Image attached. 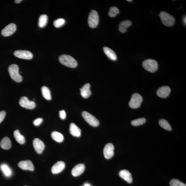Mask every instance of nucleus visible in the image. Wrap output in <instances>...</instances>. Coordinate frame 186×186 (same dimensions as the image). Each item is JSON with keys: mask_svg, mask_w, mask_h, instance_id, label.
<instances>
[{"mask_svg": "<svg viewBox=\"0 0 186 186\" xmlns=\"http://www.w3.org/2000/svg\"><path fill=\"white\" fill-rule=\"evenodd\" d=\"M60 63L67 67L71 68L77 67L78 63L77 61L71 56L67 55H62L59 57Z\"/></svg>", "mask_w": 186, "mask_h": 186, "instance_id": "1", "label": "nucleus"}, {"mask_svg": "<svg viewBox=\"0 0 186 186\" xmlns=\"http://www.w3.org/2000/svg\"><path fill=\"white\" fill-rule=\"evenodd\" d=\"M159 16L162 24L165 26L171 27L174 25L175 19L168 13L162 11L160 13Z\"/></svg>", "mask_w": 186, "mask_h": 186, "instance_id": "2", "label": "nucleus"}, {"mask_svg": "<svg viewBox=\"0 0 186 186\" xmlns=\"http://www.w3.org/2000/svg\"><path fill=\"white\" fill-rule=\"evenodd\" d=\"M19 67L16 64H12L9 66L8 71L12 79L18 82H21L22 80V76L19 73Z\"/></svg>", "mask_w": 186, "mask_h": 186, "instance_id": "3", "label": "nucleus"}, {"mask_svg": "<svg viewBox=\"0 0 186 186\" xmlns=\"http://www.w3.org/2000/svg\"><path fill=\"white\" fill-rule=\"evenodd\" d=\"M142 66L145 70L151 73L155 72L158 68V62L152 59L145 60L142 63Z\"/></svg>", "mask_w": 186, "mask_h": 186, "instance_id": "4", "label": "nucleus"}, {"mask_svg": "<svg viewBox=\"0 0 186 186\" xmlns=\"http://www.w3.org/2000/svg\"><path fill=\"white\" fill-rule=\"evenodd\" d=\"M99 22V16L97 11L93 10L90 13L88 19V25L90 28L96 27Z\"/></svg>", "mask_w": 186, "mask_h": 186, "instance_id": "5", "label": "nucleus"}, {"mask_svg": "<svg viewBox=\"0 0 186 186\" xmlns=\"http://www.w3.org/2000/svg\"><path fill=\"white\" fill-rule=\"evenodd\" d=\"M143 98L140 94L134 93L132 96L129 102L130 107L133 109H136L139 107L142 102Z\"/></svg>", "mask_w": 186, "mask_h": 186, "instance_id": "6", "label": "nucleus"}, {"mask_svg": "<svg viewBox=\"0 0 186 186\" xmlns=\"http://www.w3.org/2000/svg\"><path fill=\"white\" fill-rule=\"evenodd\" d=\"M82 116L87 122L92 126L96 127L99 125L100 122L97 118L88 112L84 111L82 113Z\"/></svg>", "mask_w": 186, "mask_h": 186, "instance_id": "7", "label": "nucleus"}, {"mask_svg": "<svg viewBox=\"0 0 186 186\" xmlns=\"http://www.w3.org/2000/svg\"><path fill=\"white\" fill-rule=\"evenodd\" d=\"M19 104L21 107L27 109H34L36 106L34 102L29 100L28 98L26 97H23L20 99Z\"/></svg>", "mask_w": 186, "mask_h": 186, "instance_id": "8", "label": "nucleus"}, {"mask_svg": "<svg viewBox=\"0 0 186 186\" xmlns=\"http://www.w3.org/2000/svg\"><path fill=\"white\" fill-rule=\"evenodd\" d=\"M14 55L16 57L24 59L30 60L32 59L33 55L30 51L25 50L15 51Z\"/></svg>", "mask_w": 186, "mask_h": 186, "instance_id": "9", "label": "nucleus"}, {"mask_svg": "<svg viewBox=\"0 0 186 186\" xmlns=\"http://www.w3.org/2000/svg\"><path fill=\"white\" fill-rule=\"evenodd\" d=\"M16 30V26L13 23L8 24L1 31V34L4 37H8L12 35Z\"/></svg>", "mask_w": 186, "mask_h": 186, "instance_id": "10", "label": "nucleus"}, {"mask_svg": "<svg viewBox=\"0 0 186 186\" xmlns=\"http://www.w3.org/2000/svg\"><path fill=\"white\" fill-rule=\"evenodd\" d=\"M114 147L111 143H107L104 149V157L107 159H109L113 157L114 155Z\"/></svg>", "mask_w": 186, "mask_h": 186, "instance_id": "11", "label": "nucleus"}, {"mask_svg": "<svg viewBox=\"0 0 186 186\" xmlns=\"http://www.w3.org/2000/svg\"><path fill=\"white\" fill-rule=\"evenodd\" d=\"M33 146L36 151L39 154H41L45 147V145L42 141L38 138H35L33 142Z\"/></svg>", "mask_w": 186, "mask_h": 186, "instance_id": "12", "label": "nucleus"}, {"mask_svg": "<svg viewBox=\"0 0 186 186\" xmlns=\"http://www.w3.org/2000/svg\"><path fill=\"white\" fill-rule=\"evenodd\" d=\"M18 166L20 168L24 170L33 171L34 170V166L32 162L29 160L20 161L18 164Z\"/></svg>", "mask_w": 186, "mask_h": 186, "instance_id": "13", "label": "nucleus"}, {"mask_svg": "<svg viewBox=\"0 0 186 186\" xmlns=\"http://www.w3.org/2000/svg\"><path fill=\"white\" fill-rule=\"evenodd\" d=\"M65 167V163L62 161H58L51 168V172L53 174H57L60 173Z\"/></svg>", "mask_w": 186, "mask_h": 186, "instance_id": "14", "label": "nucleus"}, {"mask_svg": "<svg viewBox=\"0 0 186 186\" xmlns=\"http://www.w3.org/2000/svg\"><path fill=\"white\" fill-rule=\"evenodd\" d=\"M171 92V89L168 86L160 87L156 92L157 95L161 98H165L168 97Z\"/></svg>", "mask_w": 186, "mask_h": 186, "instance_id": "15", "label": "nucleus"}, {"mask_svg": "<svg viewBox=\"0 0 186 186\" xmlns=\"http://www.w3.org/2000/svg\"><path fill=\"white\" fill-rule=\"evenodd\" d=\"M85 169V165L82 163L76 165L72 170V174L74 176H79L83 173Z\"/></svg>", "mask_w": 186, "mask_h": 186, "instance_id": "16", "label": "nucleus"}, {"mask_svg": "<svg viewBox=\"0 0 186 186\" xmlns=\"http://www.w3.org/2000/svg\"><path fill=\"white\" fill-rule=\"evenodd\" d=\"M90 84L87 83L84 85L80 89L81 95L84 98H89L91 94L90 90Z\"/></svg>", "mask_w": 186, "mask_h": 186, "instance_id": "17", "label": "nucleus"}, {"mask_svg": "<svg viewBox=\"0 0 186 186\" xmlns=\"http://www.w3.org/2000/svg\"><path fill=\"white\" fill-rule=\"evenodd\" d=\"M119 176L121 178L129 183L133 182V179L130 172L126 170H121L119 173Z\"/></svg>", "mask_w": 186, "mask_h": 186, "instance_id": "18", "label": "nucleus"}, {"mask_svg": "<svg viewBox=\"0 0 186 186\" xmlns=\"http://www.w3.org/2000/svg\"><path fill=\"white\" fill-rule=\"evenodd\" d=\"M69 131L72 135L75 137H80L81 135V130L74 123L70 124Z\"/></svg>", "mask_w": 186, "mask_h": 186, "instance_id": "19", "label": "nucleus"}, {"mask_svg": "<svg viewBox=\"0 0 186 186\" xmlns=\"http://www.w3.org/2000/svg\"><path fill=\"white\" fill-rule=\"evenodd\" d=\"M132 24V22L130 20H124L120 22L119 30L121 33H125L126 32L127 28L130 26Z\"/></svg>", "mask_w": 186, "mask_h": 186, "instance_id": "20", "label": "nucleus"}, {"mask_svg": "<svg viewBox=\"0 0 186 186\" xmlns=\"http://www.w3.org/2000/svg\"><path fill=\"white\" fill-rule=\"evenodd\" d=\"M103 49L105 54L110 59L115 61L117 59L116 53L111 49L107 47H104Z\"/></svg>", "mask_w": 186, "mask_h": 186, "instance_id": "21", "label": "nucleus"}, {"mask_svg": "<svg viewBox=\"0 0 186 186\" xmlns=\"http://www.w3.org/2000/svg\"><path fill=\"white\" fill-rule=\"evenodd\" d=\"M11 142L10 140L7 137H5L2 139L0 143V145L2 148L8 150L10 149L11 147Z\"/></svg>", "mask_w": 186, "mask_h": 186, "instance_id": "22", "label": "nucleus"}, {"mask_svg": "<svg viewBox=\"0 0 186 186\" xmlns=\"http://www.w3.org/2000/svg\"><path fill=\"white\" fill-rule=\"evenodd\" d=\"M15 138L17 142L21 144H24L25 142V138L24 136L20 133L19 130H17L13 133Z\"/></svg>", "mask_w": 186, "mask_h": 186, "instance_id": "23", "label": "nucleus"}, {"mask_svg": "<svg viewBox=\"0 0 186 186\" xmlns=\"http://www.w3.org/2000/svg\"><path fill=\"white\" fill-rule=\"evenodd\" d=\"M53 139L58 142H61L63 141L64 137L62 134L57 131H53L51 134Z\"/></svg>", "mask_w": 186, "mask_h": 186, "instance_id": "24", "label": "nucleus"}, {"mask_svg": "<svg viewBox=\"0 0 186 186\" xmlns=\"http://www.w3.org/2000/svg\"><path fill=\"white\" fill-rule=\"evenodd\" d=\"M41 90L42 96L46 99L48 100L51 99V92L47 87H42Z\"/></svg>", "mask_w": 186, "mask_h": 186, "instance_id": "25", "label": "nucleus"}, {"mask_svg": "<svg viewBox=\"0 0 186 186\" xmlns=\"http://www.w3.org/2000/svg\"><path fill=\"white\" fill-rule=\"evenodd\" d=\"M48 21L47 16L42 15L39 17V25L40 28L44 27L46 25Z\"/></svg>", "mask_w": 186, "mask_h": 186, "instance_id": "26", "label": "nucleus"}, {"mask_svg": "<svg viewBox=\"0 0 186 186\" xmlns=\"http://www.w3.org/2000/svg\"><path fill=\"white\" fill-rule=\"evenodd\" d=\"M159 124L163 129L168 131H171L172 127L167 121L164 119H162L159 121Z\"/></svg>", "mask_w": 186, "mask_h": 186, "instance_id": "27", "label": "nucleus"}, {"mask_svg": "<svg viewBox=\"0 0 186 186\" xmlns=\"http://www.w3.org/2000/svg\"><path fill=\"white\" fill-rule=\"evenodd\" d=\"M146 119L144 118H140L132 121L131 124L133 126H138L144 124L146 122Z\"/></svg>", "mask_w": 186, "mask_h": 186, "instance_id": "28", "label": "nucleus"}, {"mask_svg": "<svg viewBox=\"0 0 186 186\" xmlns=\"http://www.w3.org/2000/svg\"><path fill=\"white\" fill-rule=\"evenodd\" d=\"M120 13L119 9L116 7H112L110 9L108 15L110 17L113 18L115 17Z\"/></svg>", "mask_w": 186, "mask_h": 186, "instance_id": "29", "label": "nucleus"}, {"mask_svg": "<svg viewBox=\"0 0 186 186\" xmlns=\"http://www.w3.org/2000/svg\"><path fill=\"white\" fill-rule=\"evenodd\" d=\"M1 168L4 174L7 176H10L12 174V171L7 165H3L1 166Z\"/></svg>", "mask_w": 186, "mask_h": 186, "instance_id": "30", "label": "nucleus"}, {"mask_svg": "<svg viewBox=\"0 0 186 186\" xmlns=\"http://www.w3.org/2000/svg\"><path fill=\"white\" fill-rule=\"evenodd\" d=\"M170 186H186L185 184L181 182L178 179H172L170 183Z\"/></svg>", "mask_w": 186, "mask_h": 186, "instance_id": "31", "label": "nucleus"}, {"mask_svg": "<svg viewBox=\"0 0 186 186\" xmlns=\"http://www.w3.org/2000/svg\"><path fill=\"white\" fill-rule=\"evenodd\" d=\"M66 21L64 19H59L55 20L53 22L54 25L56 28H60L65 23Z\"/></svg>", "mask_w": 186, "mask_h": 186, "instance_id": "32", "label": "nucleus"}, {"mask_svg": "<svg viewBox=\"0 0 186 186\" xmlns=\"http://www.w3.org/2000/svg\"><path fill=\"white\" fill-rule=\"evenodd\" d=\"M43 120V119L41 118H37L33 121V124L35 126H39L41 124Z\"/></svg>", "mask_w": 186, "mask_h": 186, "instance_id": "33", "label": "nucleus"}, {"mask_svg": "<svg viewBox=\"0 0 186 186\" xmlns=\"http://www.w3.org/2000/svg\"><path fill=\"white\" fill-rule=\"evenodd\" d=\"M59 114L60 118L63 120L65 119L66 115V112L64 110H62L59 111Z\"/></svg>", "mask_w": 186, "mask_h": 186, "instance_id": "34", "label": "nucleus"}, {"mask_svg": "<svg viewBox=\"0 0 186 186\" xmlns=\"http://www.w3.org/2000/svg\"><path fill=\"white\" fill-rule=\"evenodd\" d=\"M6 115V111H2L0 112V123L3 120Z\"/></svg>", "mask_w": 186, "mask_h": 186, "instance_id": "35", "label": "nucleus"}, {"mask_svg": "<svg viewBox=\"0 0 186 186\" xmlns=\"http://www.w3.org/2000/svg\"><path fill=\"white\" fill-rule=\"evenodd\" d=\"M183 22H184V24H185V25H186V17L185 16L183 18Z\"/></svg>", "mask_w": 186, "mask_h": 186, "instance_id": "36", "label": "nucleus"}, {"mask_svg": "<svg viewBox=\"0 0 186 186\" xmlns=\"http://www.w3.org/2000/svg\"><path fill=\"white\" fill-rule=\"evenodd\" d=\"M22 1V0H16V1H15V3L17 4H19L20 3H21V2Z\"/></svg>", "mask_w": 186, "mask_h": 186, "instance_id": "37", "label": "nucleus"}, {"mask_svg": "<svg viewBox=\"0 0 186 186\" xmlns=\"http://www.w3.org/2000/svg\"><path fill=\"white\" fill-rule=\"evenodd\" d=\"M84 186H91L90 185L88 184H86Z\"/></svg>", "mask_w": 186, "mask_h": 186, "instance_id": "38", "label": "nucleus"}, {"mask_svg": "<svg viewBox=\"0 0 186 186\" xmlns=\"http://www.w3.org/2000/svg\"><path fill=\"white\" fill-rule=\"evenodd\" d=\"M127 1H129V2H131L133 1H132V0H127Z\"/></svg>", "mask_w": 186, "mask_h": 186, "instance_id": "39", "label": "nucleus"}, {"mask_svg": "<svg viewBox=\"0 0 186 186\" xmlns=\"http://www.w3.org/2000/svg\"></svg>", "mask_w": 186, "mask_h": 186, "instance_id": "40", "label": "nucleus"}]
</instances>
